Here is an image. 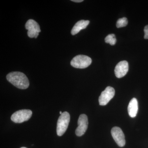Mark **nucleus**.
<instances>
[{"label": "nucleus", "instance_id": "f257e3e1", "mask_svg": "<svg viewBox=\"0 0 148 148\" xmlns=\"http://www.w3.org/2000/svg\"><path fill=\"white\" fill-rule=\"evenodd\" d=\"M6 78L9 82L19 89H25L29 87V79L26 75L21 72H11L8 74Z\"/></svg>", "mask_w": 148, "mask_h": 148}, {"label": "nucleus", "instance_id": "f03ea898", "mask_svg": "<svg viewBox=\"0 0 148 148\" xmlns=\"http://www.w3.org/2000/svg\"><path fill=\"white\" fill-rule=\"evenodd\" d=\"M70 121V115L69 112H65L61 114L57 121L56 132L58 136H61L64 134Z\"/></svg>", "mask_w": 148, "mask_h": 148}, {"label": "nucleus", "instance_id": "7ed1b4c3", "mask_svg": "<svg viewBox=\"0 0 148 148\" xmlns=\"http://www.w3.org/2000/svg\"><path fill=\"white\" fill-rule=\"evenodd\" d=\"M92 63L91 58L87 56L79 55L75 56L71 62V65L77 69L87 68Z\"/></svg>", "mask_w": 148, "mask_h": 148}, {"label": "nucleus", "instance_id": "20e7f679", "mask_svg": "<svg viewBox=\"0 0 148 148\" xmlns=\"http://www.w3.org/2000/svg\"><path fill=\"white\" fill-rule=\"evenodd\" d=\"M31 110H22L16 111L12 115L11 119L15 123H21L29 120L32 116Z\"/></svg>", "mask_w": 148, "mask_h": 148}, {"label": "nucleus", "instance_id": "39448f33", "mask_svg": "<svg viewBox=\"0 0 148 148\" xmlns=\"http://www.w3.org/2000/svg\"><path fill=\"white\" fill-rule=\"evenodd\" d=\"M25 28L28 30L27 35L30 38H36L41 32L39 24L33 19H30L27 21L25 24Z\"/></svg>", "mask_w": 148, "mask_h": 148}, {"label": "nucleus", "instance_id": "423d86ee", "mask_svg": "<svg viewBox=\"0 0 148 148\" xmlns=\"http://www.w3.org/2000/svg\"><path fill=\"white\" fill-rule=\"evenodd\" d=\"M115 95V90L113 88L108 86L101 92L99 98V103L101 106H106Z\"/></svg>", "mask_w": 148, "mask_h": 148}, {"label": "nucleus", "instance_id": "0eeeda50", "mask_svg": "<svg viewBox=\"0 0 148 148\" xmlns=\"http://www.w3.org/2000/svg\"><path fill=\"white\" fill-rule=\"evenodd\" d=\"M78 127L76 129L75 134L78 137L82 136L86 132L88 125L87 116L85 114L80 115L78 120Z\"/></svg>", "mask_w": 148, "mask_h": 148}, {"label": "nucleus", "instance_id": "6e6552de", "mask_svg": "<svg viewBox=\"0 0 148 148\" xmlns=\"http://www.w3.org/2000/svg\"><path fill=\"white\" fill-rule=\"evenodd\" d=\"M111 134L118 145L121 147L125 145V140L124 133L119 127H113L111 130Z\"/></svg>", "mask_w": 148, "mask_h": 148}, {"label": "nucleus", "instance_id": "1a4fd4ad", "mask_svg": "<svg viewBox=\"0 0 148 148\" xmlns=\"http://www.w3.org/2000/svg\"><path fill=\"white\" fill-rule=\"evenodd\" d=\"M129 69L128 64L127 61H121L117 64L114 70L116 76L119 78L123 77L127 73Z\"/></svg>", "mask_w": 148, "mask_h": 148}, {"label": "nucleus", "instance_id": "9d476101", "mask_svg": "<svg viewBox=\"0 0 148 148\" xmlns=\"http://www.w3.org/2000/svg\"><path fill=\"white\" fill-rule=\"evenodd\" d=\"M138 101L136 98H133L130 102L127 108L130 116L132 118L135 117L138 113Z\"/></svg>", "mask_w": 148, "mask_h": 148}, {"label": "nucleus", "instance_id": "9b49d317", "mask_svg": "<svg viewBox=\"0 0 148 148\" xmlns=\"http://www.w3.org/2000/svg\"><path fill=\"white\" fill-rule=\"evenodd\" d=\"M88 20H82L77 21L72 29L71 34L74 36L77 34L81 30L85 29L89 24Z\"/></svg>", "mask_w": 148, "mask_h": 148}, {"label": "nucleus", "instance_id": "f8f14e48", "mask_svg": "<svg viewBox=\"0 0 148 148\" xmlns=\"http://www.w3.org/2000/svg\"><path fill=\"white\" fill-rule=\"evenodd\" d=\"M105 42L107 43H109L111 45H114L116 42V39L115 36L114 34H109L105 38Z\"/></svg>", "mask_w": 148, "mask_h": 148}, {"label": "nucleus", "instance_id": "ddd939ff", "mask_svg": "<svg viewBox=\"0 0 148 148\" xmlns=\"http://www.w3.org/2000/svg\"><path fill=\"white\" fill-rule=\"evenodd\" d=\"M128 21L126 17L120 18L116 22V27L117 28H121L127 26Z\"/></svg>", "mask_w": 148, "mask_h": 148}, {"label": "nucleus", "instance_id": "4468645a", "mask_svg": "<svg viewBox=\"0 0 148 148\" xmlns=\"http://www.w3.org/2000/svg\"><path fill=\"white\" fill-rule=\"evenodd\" d=\"M144 32H145L144 38L145 39H148V25H147L145 27Z\"/></svg>", "mask_w": 148, "mask_h": 148}, {"label": "nucleus", "instance_id": "2eb2a0df", "mask_svg": "<svg viewBox=\"0 0 148 148\" xmlns=\"http://www.w3.org/2000/svg\"><path fill=\"white\" fill-rule=\"evenodd\" d=\"M72 1L76 3H80L83 1V0H72Z\"/></svg>", "mask_w": 148, "mask_h": 148}, {"label": "nucleus", "instance_id": "dca6fc26", "mask_svg": "<svg viewBox=\"0 0 148 148\" xmlns=\"http://www.w3.org/2000/svg\"><path fill=\"white\" fill-rule=\"evenodd\" d=\"M62 113H63L62 112H61V111H60V114H61H61H62Z\"/></svg>", "mask_w": 148, "mask_h": 148}, {"label": "nucleus", "instance_id": "f3484780", "mask_svg": "<svg viewBox=\"0 0 148 148\" xmlns=\"http://www.w3.org/2000/svg\"><path fill=\"white\" fill-rule=\"evenodd\" d=\"M27 148L25 147H21V148Z\"/></svg>", "mask_w": 148, "mask_h": 148}]
</instances>
